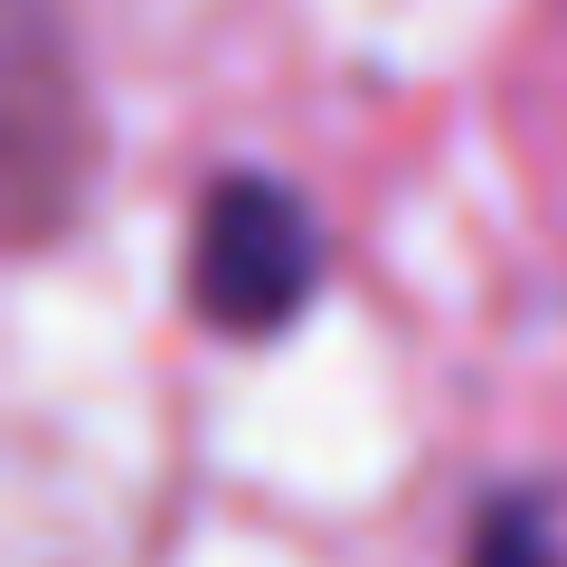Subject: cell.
<instances>
[{
    "instance_id": "obj_1",
    "label": "cell",
    "mask_w": 567,
    "mask_h": 567,
    "mask_svg": "<svg viewBox=\"0 0 567 567\" xmlns=\"http://www.w3.org/2000/svg\"><path fill=\"white\" fill-rule=\"evenodd\" d=\"M312 284H322V227L293 189L265 171L208 181L199 227H189V303L208 331L265 341L312 303Z\"/></svg>"
},
{
    "instance_id": "obj_2",
    "label": "cell",
    "mask_w": 567,
    "mask_h": 567,
    "mask_svg": "<svg viewBox=\"0 0 567 567\" xmlns=\"http://www.w3.org/2000/svg\"><path fill=\"white\" fill-rule=\"evenodd\" d=\"M464 567H567L558 548V520H548L539 492H502V502H483V520H473V548Z\"/></svg>"
}]
</instances>
